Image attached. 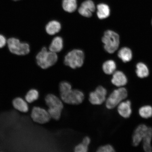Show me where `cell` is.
Here are the masks:
<instances>
[{
    "instance_id": "d6986e66",
    "label": "cell",
    "mask_w": 152,
    "mask_h": 152,
    "mask_svg": "<svg viewBox=\"0 0 152 152\" xmlns=\"http://www.w3.org/2000/svg\"><path fill=\"white\" fill-rule=\"evenodd\" d=\"M97 15L100 20L107 18L110 16V10L108 5L104 4H100L97 6Z\"/></svg>"
},
{
    "instance_id": "4fadbf2b",
    "label": "cell",
    "mask_w": 152,
    "mask_h": 152,
    "mask_svg": "<svg viewBox=\"0 0 152 152\" xmlns=\"http://www.w3.org/2000/svg\"><path fill=\"white\" fill-rule=\"evenodd\" d=\"M96 9L94 4L91 0H87L82 3L78 10L80 14L86 18H90Z\"/></svg>"
},
{
    "instance_id": "cb8c5ba5",
    "label": "cell",
    "mask_w": 152,
    "mask_h": 152,
    "mask_svg": "<svg viewBox=\"0 0 152 152\" xmlns=\"http://www.w3.org/2000/svg\"><path fill=\"white\" fill-rule=\"evenodd\" d=\"M39 93L36 89H31L27 93L25 96V100L28 103H31L39 99Z\"/></svg>"
},
{
    "instance_id": "2e32d148",
    "label": "cell",
    "mask_w": 152,
    "mask_h": 152,
    "mask_svg": "<svg viewBox=\"0 0 152 152\" xmlns=\"http://www.w3.org/2000/svg\"><path fill=\"white\" fill-rule=\"evenodd\" d=\"M136 73L140 79H144L149 76L150 71L146 64L142 62L138 63L136 65Z\"/></svg>"
},
{
    "instance_id": "f546056e",
    "label": "cell",
    "mask_w": 152,
    "mask_h": 152,
    "mask_svg": "<svg viewBox=\"0 0 152 152\" xmlns=\"http://www.w3.org/2000/svg\"><path fill=\"white\" fill-rule=\"evenodd\" d=\"M151 24H152V20H151Z\"/></svg>"
},
{
    "instance_id": "44dd1931",
    "label": "cell",
    "mask_w": 152,
    "mask_h": 152,
    "mask_svg": "<svg viewBox=\"0 0 152 152\" xmlns=\"http://www.w3.org/2000/svg\"><path fill=\"white\" fill-rule=\"evenodd\" d=\"M117 65L113 60H110L104 62L102 68L104 73L107 75H113L116 71Z\"/></svg>"
},
{
    "instance_id": "ac0fdd59",
    "label": "cell",
    "mask_w": 152,
    "mask_h": 152,
    "mask_svg": "<svg viewBox=\"0 0 152 152\" xmlns=\"http://www.w3.org/2000/svg\"><path fill=\"white\" fill-rule=\"evenodd\" d=\"M61 25L58 21H51L45 26V30L48 34L50 35H54L58 33L61 29Z\"/></svg>"
},
{
    "instance_id": "603a6c76",
    "label": "cell",
    "mask_w": 152,
    "mask_h": 152,
    "mask_svg": "<svg viewBox=\"0 0 152 152\" xmlns=\"http://www.w3.org/2000/svg\"><path fill=\"white\" fill-rule=\"evenodd\" d=\"M62 7L66 12L69 13L75 12L77 7V0H63Z\"/></svg>"
},
{
    "instance_id": "f1b7e54d",
    "label": "cell",
    "mask_w": 152,
    "mask_h": 152,
    "mask_svg": "<svg viewBox=\"0 0 152 152\" xmlns=\"http://www.w3.org/2000/svg\"><path fill=\"white\" fill-rule=\"evenodd\" d=\"M14 1H18V0H14Z\"/></svg>"
},
{
    "instance_id": "30bf717a",
    "label": "cell",
    "mask_w": 152,
    "mask_h": 152,
    "mask_svg": "<svg viewBox=\"0 0 152 152\" xmlns=\"http://www.w3.org/2000/svg\"><path fill=\"white\" fill-rule=\"evenodd\" d=\"M149 126L144 124L139 125L135 129L132 136V144L134 147H137L142 142L147 133Z\"/></svg>"
},
{
    "instance_id": "277c9868",
    "label": "cell",
    "mask_w": 152,
    "mask_h": 152,
    "mask_svg": "<svg viewBox=\"0 0 152 152\" xmlns=\"http://www.w3.org/2000/svg\"><path fill=\"white\" fill-rule=\"evenodd\" d=\"M128 94V91L124 87H118L117 89L113 90L106 99V107L109 110L116 107L121 102L126 99Z\"/></svg>"
},
{
    "instance_id": "9a60e30c",
    "label": "cell",
    "mask_w": 152,
    "mask_h": 152,
    "mask_svg": "<svg viewBox=\"0 0 152 152\" xmlns=\"http://www.w3.org/2000/svg\"><path fill=\"white\" fill-rule=\"evenodd\" d=\"M12 105L15 109L22 113H27L29 110L28 102L20 97H17L12 101Z\"/></svg>"
},
{
    "instance_id": "7c38bea8",
    "label": "cell",
    "mask_w": 152,
    "mask_h": 152,
    "mask_svg": "<svg viewBox=\"0 0 152 152\" xmlns=\"http://www.w3.org/2000/svg\"><path fill=\"white\" fill-rule=\"evenodd\" d=\"M128 81L126 75L120 71L114 72L111 80L112 84L117 87H124L128 83Z\"/></svg>"
},
{
    "instance_id": "9c48e42d",
    "label": "cell",
    "mask_w": 152,
    "mask_h": 152,
    "mask_svg": "<svg viewBox=\"0 0 152 152\" xmlns=\"http://www.w3.org/2000/svg\"><path fill=\"white\" fill-rule=\"evenodd\" d=\"M31 117L35 122L44 124L50 121L51 118L48 111L39 107H34L32 110Z\"/></svg>"
},
{
    "instance_id": "ba28073f",
    "label": "cell",
    "mask_w": 152,
    "mask_h": 152,
    "mask_svg": "<svg viewBox=\"0 0 152 152\" xmlns=\"http://www.w3.org/2000/svg\"><path fill=\"white\" fill-rule=\"evenodd\" d=\"M107 93V90L104 87L99 86L95 91L90 93L89 101L94 105H100L105 102Z\"/></svg>"
},
{
    "instance_id": "8992f818",
    "label": "cell",
    "mask_w": 152,
    "mask_h": 152,
    "mask_svg": "<svg viewBox=\"0 0 152 152\" xmlns=\"http://www.w3.org/2000/svg\"><path fill=\"white\" fill-rule=\"evenodd\" d=\"M84 58V53L82 50L74 49L68 53L65 56L64 63L66 65L75 69L83 65Z\"/></svg>"
},
{
    "instance_id": "ffe728a7",
    "label": "cell",
    "mask_w": 152,
    "mask_h": 152,
    "mask_svg": "<svg viewBox=\"0 0 152 152\" xmlns=\"http://www.w3.org/2000/svg\"><path fill=\"white\" fill-rule=\"evenodd\" d=\"M63 40L61 37H57L53 39L49 47V50L51 52L55 53L61 51L63 48Z\"/></svg>"
},
{
    "instance_id": "83f0119b",
    "label": "cell",
    "mask_w": 152,
    "mask_h": 152,
    "mask_svg": "<svg viewBox=\"0 0 152 152\" xmlns=\"http://www.w3.org/2000/svg\"><path fill=\"white\" fill-rule=\"evenodd\" d=\"M7 40L4 36L0 34V49L3 48L7 44Z\"/></svg>"
},
{
    "instance_id": "d4e9b609",
    "label": "cell",
    "mask_w": 152,
    "mask_h": 152,
    "mask_svg": "<svg viewBox=\"0 0 152 152\" xmlns=\"http://www.w3.org/2000/svg\"><path fill=\"white\" fill-rule=\"evenodd\" d=\"M72 89V85L66 81H62L59 85L60 94L67 92Z\"/></svg>"
},
{
    "instance_id": "5b68a950",
    "label": "cell",
    "mask_w": 152,
    "mask_h": 152,
    "mask_svg": "<svg viewBox=\"0 0 152 152\" xmlns=\"http://www.w3.org/2000/svg\"><path fill=\"white\" fill-rule=\"evenodd\" d=\"M7 44L10 52L17 56H25L30 52V46L28 43L21 42L16 38H10L7 39Z\"/></svg>"
},
{
    "instance_id": "6da1fadb",
    "label": "cell",
    "mask_w": 152,
    "mask_h": 152,
    "mask_svg": "<svg viewBox=\"0 0 152 152\" xmlns=\"http://www.w3.org/2000/svg\"><path fill=\"white\" fill-rule=\"evenodd\" d=\"M45 100L49 107L48 111L51 118L56 121L59 120L64 107L62 100L56 95L49 94L45 96Z\"/></svg>"
},
{
    "instance_id": "484cf974",
    "label": "cell",
    "mask_w": 152,
    "mask_h": 152,
    "mask_svg": "<svg viewBox=\"0 0 152 152\" xmlns=\"http://www.w3.org/2000/svg\"><path fill=\"white\" fill-rule=\"evenodd\" d=\"M88 145L82 142L78 144L75 148V152H87L88 151Z\"/></svg>"
},
{
    "instance_id": "52a82bcc",
    "label": "cell",
    "mask_w": 152,
    "mask_h": 152,
    "mask_svg": "<svg viewBox=\"0 0 152 152\" xmlns=\"http://www.w3.org/2000/svg\"><path fill=\"white\" fill-rule=\"evenodd\" d=\"M61 98L65 103L77 105L82 103L85 96L81 91L77 89H71L65 93L60 94Z\"/></svg>"
},
{
    "instance_id": "e0dca14e",
    "label": "cell",
    "mask_w": 152,
    "mask_h": 152,
    "mask_svg": "<svg viewBox=\"0 0 152 152\" xmlns=\"http://www.w3.org/2000/svg\"><path fill=\"white\" fill-rule=\"evenodd\" d=\"M118 56L123 62H129L132 59V52L129 48L123 47L119 50L118 53Z\"/></svg>"
},
{
    "instance_id": "7a4b0ae2",
    "label": "cell",
    "mask_w": 152,
    "mask_h": 152,
    "mask_svg": "<svg viewBox=\"0 0 152 152\" xmlns=\"http://www.w3.org/2000/svg\"><path fill=\"white\" fill-rule=\"evenodd\" d=\"M37 64L42 69H47L56 63L58 60L56 53L48 51L43 47L36 57Z\"/></svg>"
},
{
    "instance_id": "3957f363",
    "label": "cell",
    "mask_w": 152,
    "mask_h": 152,
    "mask_svg": "<svg viewBox=\"0 0 152 152\" xmlns=\"http://www.w3.org/2000/svg\"><path fill=\"white\" fill-rule=\"evenodd\" d=\"M102 41L104 50L109 54H113L117 50L120 43L118 34L110 30L104 32Z\"/></svg>"
},
{
    "instance_id": "5bb4252c",
    "label": "cell",
    "mask_w": 152,
    "mask_h": 152,
    "mask_svg": "<svg viewBox=\"0 0 152 152\" xmlns=\"http://www.w3.org/2000/svg\"><path fill=\"white\" fill-rule=\"evenodd\" d=\"M152 140V127H149L142 140V148L144 151L146 152L152 151L151 142Z\"/></svg>"
},
{
    "instance_id": "7402d4cb",
    "label": "cell",
    "mask_w": 152,
    "mask_h": 152,
    "mask_svg": "<svg viewBox=\"0 0 152 152\" xmlns=\"http://www.w3.org/2000/svg\"><path fill=\"white\" fill-rule=\"evenodd\" d=\"M140 116L144 119H148L152 117V106L149 104H145L140 107L138 109Z\"/></svg>"
},
{
    "instance_id": "8fae6325",
    "label": "cell",
    "mask_w": 152,
    "mask_h": 152,
    "mask_svg": "<svg viewBox=\"0 0 152 152\" xmlns=\"http://www.w3.org/2000/svg\"><path fill=\"white\" fill-rule=\"evenodd\" d=\"M119 115L123 118L128 119L132 115V103L129 100H125L121 102L117 107Z\"/></svg>"
},
{
    "instance_id": "4316f807",
    "label": "cell",
    "mask_w": 152,
    "mask_h": 152,
    "mask_svg": "<svg viewBox=\"0 0 152 152\" xmlns=\"http://www.w3.org/2000/svg\"><path fill=\"white\" fill-rule=\"evenodd\" d=\"M98 152H114L115 151L113 146L110 144H107L103 146H101L98 148Z\"/></svg>"
}]
</instances>
